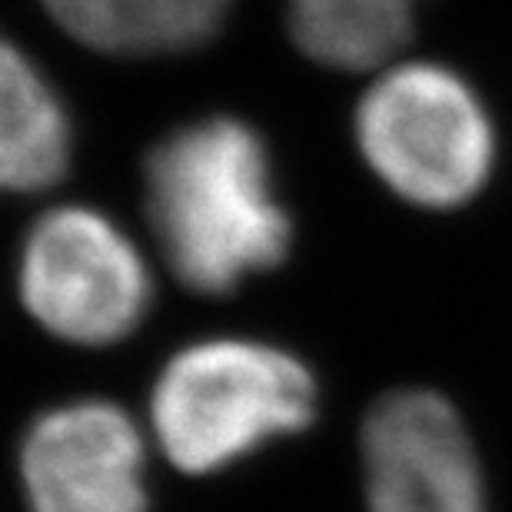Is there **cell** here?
I'll return each instance as SVG.
<instances>
[{"label": "cell", "mask_w": 512, "mask_h": 512, "mask_svg": "<svg viewBox=\"0 0 512 512\" xmlns=\"http://www.w3.org/2000/svg\"><path fill=\"white\" fill-rule=\"evenodd\" d=\"M147 220L163 260L193 293L227 296L276 270L293 227L276 200L263 137L237 117H203L150 150Z\"/></svg>", "instance_id": "obj_1"}, {"label": "cell", "mask_w": 512, "mask_h": 512, "mask_svg": "<svg viewBox=\"0 0 512 512\" xmlns=\"http://www.w3.org/2000/svg\"><path fill=\"white\" fill-rule=\"evenodd\" d=\"M310 366L260 340H203L170 356L150 396L163 456L190 476L220 473L313 423Z\"/></svg>", "instance_id": "obj_2"}, {"label": "cell", "mask_w": 512, "mask_h": 512, "mask_svg": "<svg viewBox=\"0 0 512 512\" xmlns=\"http://www.w3.org/2000/svg\"><path fill=\"white\" fill-rule=\"evenodd\" d=\"M366 163L419 207H459L493 170V124L473 87L436 64H403L366 90L356 110Z\"/></svg>", "instance_id": "obj_3"}, {"label": "cell", "mask_w": 512, "mask_h": 512, "mask_svg": "<svg viewBox=\"0 0 512 512\" xmlns=\"http://www.w3.org/2000/svg\"><path fill=\"white\" fill-rule=\"evenodd\" d=\"M20 300L74 346H114L147 320L153 280L140 250L90 207L47 210L20 247Z\"/></svg>", "instance_id": "obj_4"}, {"label": "cell", "mask_w": 512, "mask_h": 512, "mask_svg": "<svg viewBox=\"0 0 512 512\" xmlns=\"http://www.w3.org/2000/svg\"><path fill=\"white\" fill-rule=\"evenodd\" d=\"M366 512H489L479 449L449 399L383 396L363 423Z\"/></svg>", "instance_id": "obj_5"}, {"label": "cell", "mask_w": 512, "mask_h": 512, "mask_svg": "<svg viewBox=\"0 0 512 512\" xmlns=\"http://www.w3.org/2000/svg\"><path fill=\"white\" fill-rule=\"evenodd\" d=\"M30 512H147V453L137 423L107 399L40 413L20 439Z\"/></svg>", "instance_id": "obj_6"}, {"label": "cell", "mask_w": 512, "mask_h": 512, "mask_svg": "<svg viewBox=\"0 0 512 512\" xmlns=\"http://www.w3.org/2000/svg\"><path fill=\"white\" fill-rule=\"evenodd\" d=\"M70 167V117L54 84L0 34V193H37Z\"/></svg>", "instance_id": "obj_7"}, {"label": "cell", "mask_w": 512, "mask_h": 512, "mask_svg": "<svg viewBox=\"0 0 512 512\" xmlns=\"http://www.w3.org/2000/svg\"><path fill=\"white\" fill-rule=\"evenodd\" d=\"M47 14L100 54L150 57L193 50L217 34L230 0H40Z\"/></svg>", "instance_id": "obj_8"}, {"label": "cell", "mask_w": 512, "mask_h": 512, "mask_svg": "<svg viewBox=\"0 0 512 512\" xmlns=\"http://www.w3.org/2000/svg\"><path fill=\"white\" fill-rule=\"evenodd\" d=\"M286 24L306 57L336 70H366L409 40L413 0H290Z\"/></svg>", "instance_id": "obj_9"}]
</instances>
